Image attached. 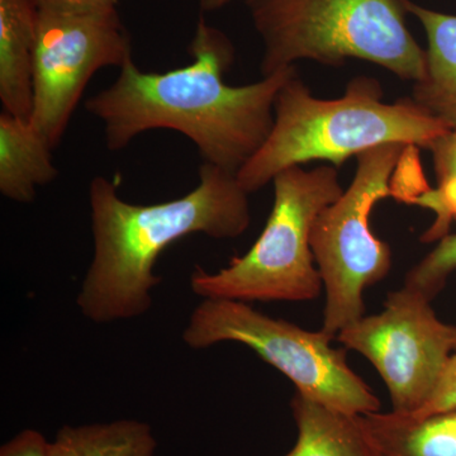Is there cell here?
Listing matches in <instances>:
<instances>
[{
    "label": "cell",
    "instance_id": "6da1fadb",
    "mask_svg": "<svg viewBox=\"0 0 456 456\" xmlns=\"http://www.w3.org/2000/svg\"><path fill=\"white\" fill-rule=\"evenodd\" d=\"M188 53L191 64L164 73L141 70L131 60L84 107L103 126L110 151H121L145 132L175 131L194 143L203 163L236 174L268 140L275 99L296 66L248 86H228L224 74L235 49L203 16Z\"/></svg>",
    "mask_w": 456,
    "mask_h": 456
},
{
    "label": "cell",
    "instance_id": "7a4b0ae2",
    "mask_svg": "<svg viewBox=\"0 0 456 456\" xmlns=\"http://www.w3.org/2000/svg\"><path fill=\"white\" fill-rule=\"evenodd\" d=\"M198 176L197 187L184 197L155 204L126 202L110 179H92L94 250L77 298L84 317L110 323L142 316L161 283L154 266L167 246L196 233L236 239L250 227V194L235 173L203 163Z\"/></svg>",
    "mask_w": 456,
    "mask_h": 456
},
{
    "label": "cell",
    "instance_id": "3957f363",
    "mask_svg": "<svg viewBox=\"0 0 456 456\" xmlns=\"http://www.w3.org/2000/svg\"><path fill=\"white\" fill-rule=\"evenodd\" d=\"M448 131L411 97L384 102L382 84L375 77H354L342 97L321 99L294 74L275 99L268 140L236 178L251 194L289 167L326 161L338 169L350 158L387 143L428 149Z\"/></svg>",
    "mask_w": 456,
    "mask_h": 456
},
{
    "label": "cell",
    "instance_id": "277c9868",
    "mask_svg": "<svg viewBox=\"0 0 456 456\" xmlns=\"http://www.w3.org/2000/svg\"><path fill=\"white\" fill-rule=\"evenodd\" d=\"M264 45L263 77L297 61L341 66L371 62L399 79L416 83L426 51L406 23L404 0H246Z\"/></svg>",
    "mask_w": 456,
    "mask_h": 456
},
{
    "label": "cell",
    "instance_id": "5b68a950",
    "mask_svg": "<svg viewBox=\"0 0 456 456\" xmlns=\"http://www.w3.org/2000/svg\"><path fill=\"white\" fill-rule=\"evenodd\" d=\"M274 203L253 248L216 273L196 266L191 288L204 299L303 302L317 298L323 284L311 248L321 212L344 193L338 169L293 167L273 180Z\"/></svg>",
    "mask_w": 456,
    "mask_h": 456
},
{
    "label": "cell",
    "instance_id": "8992f818",
    "mask_svg": "<svg viewBox=\"0 0 456 456\" xmlns=\"http://www.w3.org/2000/svg\"><path fill=\"white\" fill-rule=\"evenodd\" d=\"M411 147L387 143L356 156L353 182L312 227V253L326 290L322 331L334 338L365 316V289L391 272V246L374 235L370 217L375 204L395 197V174Z\"/></svg>",
    "mask_w": 456,
    "mask_h": 456
},
{
    "label": "cell",
    "instance_id": "52a82bcc",
    "mask_svg": "<svg viewBox=\"0 0 456 456\" xmlns=\"http://www.w3.org/2000/svg\"><path fill=\"white\" fill-rule=\"evenodd\" d=\"M183 340L196 350L239 342L278 369L303 397L349 416L380 411L379 399L347 364L346 350L332 346L334 336L266 316L246 302L204 299L191 312Z\"/></svg>",
    "mask_w": 456,
    "mask_h": 456
},
{
    "label": "cell",
    "instance_id": "ba28073f",
    "mask_svg": "<svg viewBox=\"0 0 456 456\" xmlns=\"http://www.w3.org/2000/svg\"><path fill=\"white\" fill-rule=\"evenodd\" d=\"M132 60L130 33L117 8L89 13L38 9L31 121L55 149L90 79Z\"/></svg>",
    "mask_w": 456,
    "mask_h": 456
},
{
    "label": "cell",
    "instance_id": "9c48e42d",
    "mask_svg": "<svg viewBox=\"0 0 456 456\" xmlns=\"http://www.w3.org/2000/svg\"><path fill=\"white\" fill-rule=\"evenodd\" d=\"M336 338L374 365L392 412L413 416L431 398L455 351L456 326L439 320L428 297L403 285L388 294L380 314L360 318Z\"/></svg>",
    "mask_w": 456,
    "mask_h": 456
},
{
    "label": "cell",
    "instance_id": "30bf717a",
    "mask_svg": "<svg viewBox=\"0 0 456 456\" xmlns=\"http://www.w3.org/2000/svg\"><path fill=\"white\" fill-rule=\"evenodd\" d=\"M404 5L428 37L425 74L413 83L411 98L450 131H456V16L411 0H404Z\"/></svg>",
    "mask_w": 456,
    "mask_h": 456
},
{
    "label": "cell",
    "instance_id": "8fae6325",
    "mask_svg": "<svg viewBox=\"0 0 456 456\" xmlns=\"http://www.w3.org/2000/svg\"><path fill=\"white\" fill-rule=\"evenodd\" d=\"M37 23L35 0H0V102L25 118L32 114Z\"/></svg>",
    "mask_w": 456,
    "mask_h": 456
},
{
    "label": "cell",
    "instance_id": "7c38bea8",
    "mask_svg": "<svg viewBox=\"0 0 456 456\" xmlns=\"http://www.w3.org/2000/svg\"><path fill=\"white\" fill-rule=\"evenodd\" d=\"M53 147L31 118L0 113V193L12 202L28 204L37 189L59 175Z\"/></svg>",
    "mask_w": 456,
    "mask_h": 456
},
{
    "label": "cell",
    "instance_id": "4fadbf2b",
    "mask_svg": "<svg viewBox=\"0 0 456 456\" xmlns=\"http://www.w3.org/2000/svg\"><path fill=\"white\" fill-rule=\"evenodd\" d=\"M297 441L284 456H382L359 416L330 410L296 393L290 402Z\"/></svg>",
    "mask_w": 456,
    "mask_h": 456
},
{
    "label": "cell",
    "instance_id": "5bb4252c",
    "mask_svg": "<svg viewBox=\"0 0 456 456\" xmlns=\"http://www.w3.org/2000/svg\"><path fill=\"white\" fill-rule=\"evenodd\" d=\"M359 419L382 456H456V411L424 419L379 411Z\"/></svg>",
    "mask_w": 456,
    "mask_h": 456
},
{
    "label": "cell",
    "instance_id": "9a60e30c",
    "mask_svg": "<svg viewBox=\"0 0 456 456\" xmlns=\"http://www.w3.org/2000/svg\"><path fill=\"white\" fill-rule=\"evenodd\" d=\"M151 426L137 419L66 425L50 441L49 456H155Z\"/></svg>",
    "mask_w": 456,
    "mask_h": 456
},
{
    "label": "cell",
    "instance_id": "2e32d148",
    "mask_svg": "<svg viewBox=\"0 0 456 456\" xmlns=\"http://www.w3.org/2000/svg\"><path fill=\"white\" fill-rule=\"evenodd\" d=\"M432 155L437 188L428 189L413 204L431 209L436 220L422 241L430 242L448 235L450 224L456 222V131H448L428 145Z\"/></svg>",
    "mask_w": 456,
    "mask_h": 456
},
{
    "label": "cell",
    "instance_id": "e0dca14e",
    "mask_svg": "<svg viewBox=\"0 0 456 456\" xmlns=\"http://www.w3.org/2000/svg\"><path fill=\"white\" fill-rule=\"evenodd\" d=\"M456 270V235H446L421 263L408 272L404 285L430 301L440 293L446 279ZM456 351V344H455Z\"/></svg>",
    "mask_w": 456,
    "mask_h": 456
},
{
    "label": "cell",
    "instance_id": "ac0fdd59",
    "mask_svg": "<svg viewBox=\"0 0 456 456\" xmlns=\"http://www.w3.org/2000/svg\"><path fill=\"white\" fill-rule=\"evenodd\" d=\"M452 411H456V354L450 356L448 364L444 369L439 383L428 403L412 417L424 419Z\"/></svg>",
    "mask_w": 456,
    "mask_h": 456
},
{
    "label": "cell",
    "instance_id": "d6986e66",
    "mask_svg": "<svg viewBox=\"0 0 456 456\" xmlns=\"http://www.w3.org/2000/svg\"><path fill=\"white\" fill-rule=\"evenodd\" d=\"M49 446L40 431L27 428L0 448V456H49Z\"/></svg>",
    "mask_w": 456,
    "mask_h": 456
},
{
    "label": "cell",
    "instance_id": "ffe728a7",
    "mask_svg": "<svg viewBox=\"0 0 456 456\" xmlns=\"http://www.w3.org/2000/svg\"><path fill=\"white\" fill-rule=\"evenodd\" d=\"M38 9L68 12V13H89L117 8L118 0H35Z\"/></svg>",
    "mask_w": 456,
    "mask_h": 456
},
{
    "label": "cell",
    "instance_id": "44dd1931",
    "mask_svg": "<svg viewBox=\"0 0 456 456\" xmlns=\"http://www.w3.org/2000/svg\"><path fill=\"white\" fill-rule=\"evenodd\" d=\"M232 2L235 0H200V11L211 13V12L220 11Z\"/></svg>",
    "mask_w": 456,
    "mask_h": 456
}]
</instances>
